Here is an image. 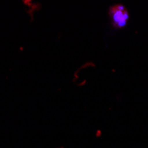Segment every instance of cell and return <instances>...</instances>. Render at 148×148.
Returning a JSON list of instances; mask_svg holds the SVG:
<instances>
[{
    "mask_svg": "<svg viewBox=\"0 0 148 148\" xmlns=\"http://www.w3.org/2000/svg\"><path fill=\"white\" fill-rule=\"evenodd\" d=\"M109 15L112 24L116 29H123L128 24L130 15L126 7L123 5H115L110 8Z\"/></svg>",
    "mask_w": 148,
    "mask_h": 148,
    "instance_id": "cell-1",
    "label": "cell"
}]
</instances>
